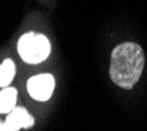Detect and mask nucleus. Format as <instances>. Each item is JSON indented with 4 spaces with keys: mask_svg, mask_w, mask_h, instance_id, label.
I'll return each instance as SVG.
<instances>
[{
    "mask_svg": "<svg viewBox=\"0 0 147 131\" xmlns=\"http://www.w3.org/2000/svg\"><path fill=\"white\" fill-rule=\"evenodd\" d=\"M144 52L135 42H123L116 46L110 55L109 76L116 85L131 89L143 72Z\"/></svg>",
    "mask_w": 147,
    "mask_h": 131,
    "instance_id": "1",
    "label": "nucleus"
},
{
    "mask_svg": "<svg viewBox=\"0 0 147 131\" xmlns=\"http://www.w3.org/2000/svg\"><path fill=\"white\" fill-rule=\"evenodd\" d=\"M18 54L25 63L38 64L47 59L51 50L50 41L43 34L25 33L20 38L17 45Z\"/></svg>",
    "mask_w": 147,
    "mask_h": 131,
    "instance_id": "2",
    "label": "nucleus"
},
{
    "mask_svg": "<svg viewBox=\"0 0 147 131\" xmlns=\"http://www.w3.org/2000/svg\"><path fill=\"white\" fill-rule=\"evenodd\" d=\"M55 80L50 73H41L28 80V92L37 101H47L51 97Z\"/></svg>",
    "mask_w": 147,
    "mask_h": 131,
    "instance_id": "3",
    "label": "nucleus"
},
{
    "mask_svg": "<svg viewBox=\"0 0 147 131\" xmlns=\"http://www.w3.org/2000/svg\"><path fill=\"white\" fill-rule=\"evenodd\" d=\"M34 125V118L25 107H15L8 113L5 122H0V131H17L20 128H30Z\"/></svg>",
    "mask_w": 147,
    "mask_h": 131,
    "instance_id": "4",
    "label": "nucleus"
},
{
    "mask_svg": "<svg viewBox=\"0 0 147 131\" xmlns=\"http://www.w3.org/2000/svg\"><path fill=\"white\" fill-rule=\"evenodd\" d=\"M17 91L12 87H4L0 92V114H8L16 107Z\"/></svg>",
    "mask_w": 147,
    "mask_h": 131,
    "instance_id": "5",
    "label": "nucleus"
},
{
    "mask_svg": "<svg viewBox=\"0 0 147 131\" xmlns=\"http://www.w3.org/2000/svg\"><path fill=\"white\" fill-rule=\"evenodd\" d=\"M15 63L12 59H5L0 64V87H8L15 76Z\"/></svg>",
    "mask_w": 147,
    "mask_h": 131,
    "instance_id": "6",
    "label": "nucleus"
}]
</instances>
